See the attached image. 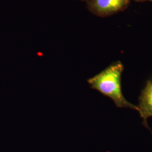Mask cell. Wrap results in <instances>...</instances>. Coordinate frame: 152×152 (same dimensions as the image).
I'll list each match as a JSON object with an SVG mask.
<instances>
[{
    "instance_id": "6da1fadb",
    "label": "cell",
    "mask_w": 152,
    "mask_h": 152,
    "mask_svg": "<svg viewBox=\"0 0 152 152\" xmlns=\"http://www.w3.org/2000/svg\"><path fill=\"white\" fill-rule=\"evenodd\" d=\"M124 65L117 61L87 80L93 89L96 90L114 102L118 108H129L139 112L137 106L125 99L122 91L121 76Z\"/></svg>"
},
{
    "instance_id": "7a4b0ae2",
    "label": "cell",
    "mask_w": 152,
    "mask_h": 152,
    "mask_svg": "<svg viewBox=\"0 0 152 152\" xmlns=\"http://www.w3.org/2000/svg\"><path fill=\"white\" fill-rule=\"evenodd\" d=\"M139 99V113L143 119V124L148 127L147 120L152 117V81H147Z\"/></svg>"
},
{
    "instance_id": "3957f363",
    "label": "cell",
    "mask_w": 152,
    "mask_h": 152,
    "mask_svg": "<svg viewBox=\"0 0 152 152\" xmlns=\"http://www.w3.org/2000/svg\"><path fill=\"white\" fill-rule=\"evenodd\" d=\"M129 0H92L91 7L100 15H108L119 11L128 5Z\"/></svg>"
},
{
    "instance_id": "277c9868",
    "label": "cell",
    "mask_w": 152,
    "mask_h": 152,
    "mask_svg": "<svg viewBox=\"0 0 152 152\" xmlns=\"http://www.w3.org/2000/svg\"><path fill=\"white\" fill-rule=\"evenodd\" d=\"M137 1H152V0H136Z\"/></svg>"
}]
</instances>
